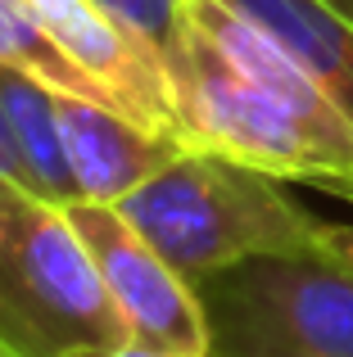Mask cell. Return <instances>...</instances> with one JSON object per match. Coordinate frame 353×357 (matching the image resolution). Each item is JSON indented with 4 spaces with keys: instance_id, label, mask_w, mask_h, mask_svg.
<instances>
[{
    "instance_id": "2",
    "label": "cell",
    "mask_w": 353,
    "mask_h": 357,
    "mask_svg": "<svg viewBox=\"0 0 353 357\" xmlns=\"http://www.w3.org/2000/svg\"><path fill=\"white\" fill-rule=\"evenodd\" d=\"M0 340L18 357L127 340L73 218L32 190L0 199Z\"/></svg>"
},
{
    "instance_id": "12",
    "label": "cell",
    "mask_w": 353,
    "mask_h": 357,
    "mask_svg": "<svg viewBox=\"0 0 353 357\" xmlns=\"http://www.w3.org/2000/svg\"><path fill=\"white\" fill-rule=\"evenodd\" d=\"M14 190H32V176H27L23 158H18V149H14V136H9V127H5V114H0V199L14 195Z\"/></svg>"
},
{
    "instance_id": "11",
    "label": "cell",
    "mask_w": 353,
    "mask_h": 357,
    "mask_svg": "<svg viewBox=\"0 0 353 357\" xmlns=\"http://www.w3.org/2000/svg\"><path fill=\"white\" fill-rule=\"evenodd\" d=\"M96 5L109 9V14L168 68V82H172V63L181 59L186 32H190V23H186V0H96Z\"/></svg>"
},
{
    "instance_id": "10",
    "label": "cell",
    "mask_w": 353,
    "mask_h": 357,
    "mask_svg": "<svg viewBox=\"0 0 353 357\" xmlns=\"http://www.w3.org/2000/svg\"><path fill=\"white\" fill-rule=\"evenodd\" d=\"M0 63L9 68L32 73L36 82L63 91V96H82V100H100V105H114L59 45L45 36V27L36 23V14L27 9V0H0ZM118 109V105H114ZM123 114V109H118Z\"/></svg>"
},
{
    "instance_id": "5",
    "label": "cell",
    "mask_w": 353,
    "mask_h": 357,
    "mask_svg": "<svg viewBox=\"0 0 353 357\" xmlns=\"http://www.w3.org/2000/svg\"><path fill=\"white\" fill-rule=\"evenodd\" d=\"M63 213L96 258L100 280L127 326V340L163 353L209 357V321L195 280H186L114 204L73 199L63 204Z\"/></svg>"
},
{
    "instance_id": "9",
    "label": "cell",
    "mask_w": 353,
    "mask_h": 357,
    "mask_svg": "<svg viewBox=\"0 0 353 357\" xmlns=\"http://www.w3.org/2000/svg\"><path fill=\"white\" fill-rule=\"evenodd\" d=\"M0 114L14 136V149L23 158L32 190L41 199L73 204L82 199V185L73 176L68 149H63V127H59V91L36 82L32 73L0 63Z\"/></svg>"
},
{
    "instance_id": "15",
    "label": "cell",
    "mask_w": 353,
    "mask_h": 357,
    "mask_svg": "<svg viewBox=\"0 0 353 357\" xmlns=\"http://www.w3.org/2000/svg\"><path fill=\"white\" fill-rule=\"evenodd\" d=\"M326 5H331V9H340L345 18H353V0H326Z\"/></svg>"
},
{
    "instance_id": "13",
    "label": "cell",
    "mask_w": 353,
    "mask_h": 357,
    "mask_svg": "<svg viewBox=\"0 0 353 357\" xmlns=\"http://www.w3.org/2000/svg\"><path fill=\"white\" fill-rule=\"evenodd\" d=\"M59 357H186V353H163V349H150V344H136V340H118V344H77V349H68Z\"/></svg>"
},
{
    "instance_id": "14",
    "label": "cell",
    "mask_w": 353,
    "mask_h": 357,
    "mask_svg": "<svg viewBox=\"0 0 353 357\" xmlns=\"http://www.w3.org/2000/svg\"><path fill=\"white\" fill-rule=\"evenodd\" d=\"M317 249L331 253L336 262H345V267H353V222H322Z\"/></svg>"
},
{
    "instance_id": "16",
    "label": "cell",
    "mask_w": 353,
    "mask_h": 357,
    "mask_svg": "<svg viewBox=\"0 0 353 357\" xmlns=\"http://www.w3.org/2000/svg\"><path fill=\"white\" fill-rule=\"evenodd\" d=\"M331 195H340V199H353V181H340V185H336Z\"/></svg>"
},
{
    "instance_id": "17",
    "label": "cell",
    "mask_w": 353,
    "mask_h": 357,
    "mask_svg": "<svg viewBox=\"0 0 353 357\" xmlns=\"http://www.w3.org/2000/svg\"><path fill=\"white\" fill-rule=\"evenodd\" d=\"M0 357H18V353H14V349H9V344H5V340H0Z\"/></svg>"
},
{
    "instance_id": "1",
    "label": "cell",
    "mask_w": 353,
    "mask_h": 357,
    "mask_svg": "<svg viewBox=\"0 0 353 357\" xmlns=\"http://www.w3.org/2000/svg\"><path fill=\"white\" fill-rule=\"evenodd\" d=\"M114 208L186 280L254 253H308L322 240V218L281 190V176L213 149L176 154Z\"/></svg>"
},
{
    "instance_id": "8",
    "label": "cell",
    "mask_w": 353,
    "mask_h": 357,
    "mask_svg": "<svg viewBox=\"0 0 353 357\" xmlns=\"http://www.w3.org/2000/svg\"><path fill=\"white\" fill-rule=\"evenodd\" d=\"M281 41L322 91L353 118V18L326 0H222Z\"/></svg>"
},
{
    "instance_id": "3",
    "label": "cell",
    "mask_w": 353,
    "mask_h": 357,
    "mask_svg": "<svg viewBox=\"0 0 353 357\" xmlns=\"http://www.w3.org/2000/svg\"><path fill=\"white\" fill-rule=\"evenodd\" d=\"M209 357H353V267L331 253H254L195 280Z\"/></svg>"
},
{
    "instance_id": "6",
    "label": "cell",
    "mask_w": 353,
    "mask_h": 357,
    "mask_svg": "<svg viewBox=\"0 0 353 357\" xmlns=\"http://www.w3.org/2000/svg\"><path fill=\"white\" fill-rule=\"evenodd\" d=\"M54 45L123 109L154 131H176L168 68L96 0H27Z\"/></svg>"
},
{
    "instance_id": "7",
    "label": "cell",
    "mask_w": 353,
    "mask_h": 357,
    "mask_svg": "<svg viewBox=\"0 0 353 357\" xmlns=\"http://www.w3.org/2000/svg\"><path fill=\"white\" fill-rule=\"evenodd\" d=\"M59 127L73 176L82 185V199L96 204H123L136 185H145L176 154L190 149L172 131H154L145 122L118 114L114 105L63 96V91H59Z\"/></svg>"
},
{
    "instance_id": "4",
    "label": "cell",
    "mask_w": 353,
    "mask_h": 357,
    "mask_svg": "<svg viewBox=\"0 0 353 357\" xmlns=\"http://www.w3.org/2000/svg\"><path fill=\"white\" fill-rule=\"evenodd\" d=\"M172 109L176 131L190 149H213L281 181H308L322 190L336 181V163L317 136L272 91L245 77L195 23L186 32L181 59L172 63Z\"/></svg>"
}]
</instances>
